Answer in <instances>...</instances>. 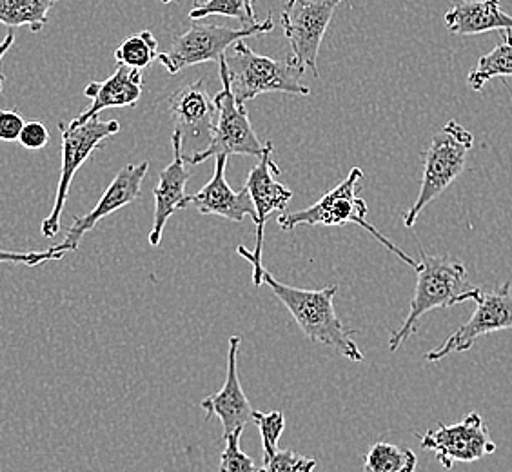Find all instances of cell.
Masks as SVG:
<instances>
[{"label": "cell", "instance_id": "f546056e", "mask_svg": "<svg viewBox=\"0 0 512 472\" xmlns=\"http://www.w3.org/2000/svg\"><path fill=\"white\" fill-rule=\"evenodd\" d=\"M26 120L15 109L0 111V142H19Z\"/></svg>", "mask_w": 512, "mask_h": 472}, {"label": "cell", "instance_id": "5b68a950", "mask_svg": "<svg viewBox=\"0 0 512 472\" xmlns=\"http://www.w3.org/2000/svg\"><path fill=\"white\" fill-rule=\"evenodd\" d=\"M473 146V133L456 120H449L444 128L434 133L431 144L425 151L424 175L418 197L413 207L404 215L405 227H413L425 207L440 197L462 175Z\"/></svg>", "mask_w": 512, "mask_h": 472}, {"label": "cell", "instance_id": "ac0fdd59", "mask_svg": "<svg viewBox=\"0 0 512 472\" xmlns=\"http://www.w3.org/2000/svg\"><path fill=\"white\" fill-rule=\"evenodd\" d=\"M144 91V80L138 69L119 66V69L102 82H91L84 89V95L91 99V106L84 109L73 122L84 124L91 118L99 117L104 109L133 108Z\"/></svg>", "mask_w": 512, "mask_h": 472}, {"label": "cell", "instance_id": "d6986e66", "mask_svg": "<svg viewBox=\"0 0 512 472\" xmlns=\"http://www.w3.org/2000/svg\"><path fill=\"white\" fill-rule=\"evenodd\" d=\"M445 26L454 35L471 37L487 31H512V17L500 0H462L445 13Z\"/></svg>", "mask_w": 512, "mask_h": 472}, {"label": "cell", "instance_id": "6da1fadb", "mask_svg": "<svg viewBox=\"0 0 512 472\" xmlns=\"http://www.w3.org/2000/svg\"><path fill=\"white\" fill-rule=\"evenodd\" d=\"M264 284L286 305L307 340L327 345L356 364L364 362V354L355 342L356 329H347L336 315V284L324 289H302L278 282L267 271L264 273Z\"/></svg>", "mask_w": 512, "mask_h": 472}, {"label": "cell", "instance_id": "ffe728a7", "mask_svg": "<svg viewBox=\"0 0 512 472\" xmlns=\"http://www.w3.org/2000/svg\"><path fill=\"white\" fill-rule=\"evenodd\" d=\"M502 42L482 55L478 64L467 77V84L473 91H482L487 82L498 77H512V31H500Z\"/></svg>", "mask_w": 512, "mask_h": 472}, {"label": "cell", "instance_id": "8fae6325", "mask_svg": "<svg viewBox=\"0 0 512 472\" xmlns=\"http://www.w3.org/2000/svg\"><path fill=\"white\" fill-rule=\"evenodd\" d=\"M342 0H287L282 10V28L291 44L293 60L311 68L318 79V51Z\"/></svg>", "mask_w": 512, "mask_h": 472}, {"label": "cell", "instance_id": "8992f818", "mask_svg": "<svg viewBox=\"0 0 512 472\" xmlns=\"http://www.w3.org/2000/svg\"><path fill=\"white\" fill-rule=\"evenodd\" d=\"M62 133V166H60L59 186L55 195V204L50 215L42 222V235L55 238L60 231V217L69 197L71 182L86 160L97 149L120 131L117 120H102L100 117L91 118L84 124L77 122H60Z\"/></svg>", "mask_w": 512, "mask_h": 472}, {"label": "cell", "instance_id": "277c9868", "mask_svg": "<svg viewBox=\"0 0 512 472\" xmlns=\"http://www.w3.org/2000/svg\"><path fill=\"white\" fill-rule=\"evenodd\" d=\"M364 178V171L360 168L351 169L344 182H340L335 189L325 193L324 197L315 202L313 206L306 207L295 213H284L278 217V226L284 231H293L298 226H345L355 224L364 227L367 233L375 236L376 240L387 247L391 253L404 260L407 266L416 269L418 262L405 255L400 247L394 246L393 242L382 235L375 226L367 222V204L364 198L360 197V182Z\"/></svg>", "mask_w": 512, "mask_h": 472}, {"label": "cell", "instance_id": "d4e9b609", "mask_svg": "<svg viewBox=\"0 0 512 472\" xmlns=\"http://www.w3.org/2000/svg\"><path fill=\"white\" fill-rule=\"evenodd\" d=\"M253 423L260 431L262 449H264V462H266L269 456H273L278 451V440L286 429V418L280 411H271V413L255 411L253 413Z\"/></svg>", "mask_w": 512, "mask_h": 472}, {"label": "cell", "instance_id": "4dcf8cb0", "mask_svg": "<svg viewBox=\"0 0 512 472\" xmlns=\"http://www.w3.org/2000/svg\"><path fill=\"white\" fill-rule=\"evenodd\" d=\"M13 44H15V33L8 31V35L0 42V66H2V60L6 57V53L11 50ZM2 89H4V75H2V68H0V95H2Z\"/></svg>", "mask_w": 512, "mask_h": 472}, {"label": "cell", "instance_id": "484cf974", "mask_svg": "<svg viewBox=\"0 0 512 472\" xmlns=\"http://www.w3.org/2000/svg\"><path fill=\"white\" fill-rule=\"evenodd\" d=\"M316 465L318 462L311 456L295 453L291 449H278L273 456L267 458L264 467H260L258 472H313Z\"/></svg>", "mask_w": 512, "mask_h": 472}, {"label": "cell", "instance_id": "7a4b0ae2", "mask_svg": "<svg viewBox=\"0 0 512 472\" xmlns=\"http://www.w3.org/2000/svg\"><path fill=\"white\" fill-rule=\"evenodd\" d=\"M422 260L416 266V289L404 324L389 338V349L394 353L416 333L422 316L433 309H447L467 300H473L474 287H467V269L449 256L429 255L420 251Z\"/></svg>", "mask_w": 512, "mask_h": 472}, {"label": "cell", "instance_id": "e0dca14e", "mask_svg": "<svg viewBox=\"0 0 512 472\" xmlns=\"http://www.w3.org/2000/svg\"><path fill=\"white\" fill-rule=\"evenodd\" d=\"M226 166L227 157L220 155L215 158L213 177L202 187V191L189 195L188 206L197 207L200 215H217L235 224H240L246 217L256 222L255 206L249 191L246 187L242 191H235L227 184Z\"/></svg>", "mask_w": 512, "mask_h": 472}, {"label": "cell", "instance_id": "3957f363", "mask_svg": "<svg viewBox=\"0 0 512 472\" xmlns=\"http://www.w3.org/2000/svg\"><path fill=\"white\" fill-rule=\"evenodd\" d=\"M227 79L237 104H246L264 93H291L307 97L311 89L302 84L304 69L293 57L286 60L258 55L246 42H237L233 50L224 55Z\"/></svg>", "mask_w": 512, "mask_h": 472}, {"label": "cell", "instance_id": "cb8c5ba5", "mask_svg": "<svg viewBox=\"0 0 512 472\" xmlns=\"http://www.w3.org/2000/svg\"><path fill=\"white\" fill-rule=\"evenodd\" d=\"M158 42L151 31H140L124 40L115 50V60L119 66L131 69L149 68V64L158 57Z\"/></svg>", "mask_w": 512, "mask_h": 472}, {"label": "cell", "instance_id": "83f0119b", "mask_svg": "<svg viewBox=\"0 0 512 472\" xmlns=\"http://www.w3.org/2000/svg\"><path fill=\"white\" fill-rule=\"evenodd\" d=\"M62 256L51 246L46 251H6L0 249V264H22V266L37 267L51 262V260H60Z\"/></svg>", "mask_w": 512, "mask_h": 472}, {"label": "cell", "instance_id": "ba28073f", "mask_svg": "<svg viewBox=\"0 0 512 472\" xmlns=\"http://www.w3.org/2000/svg\"><path fill=\"white\" fill-rule=\"evenodd\" d=\"M220 64V80L222 91L215 97L218 117L215 131L211 137V144L204 151L193 157L186 158L189 166H197L211 157H231V155H247V157L260 158L264 155L266 144H262L256 137L255 129L247 115V109L237 104L233 91L227 79V66L224 57L218 60Z\"/></svg>", "mask_w": 512, "mask_h": 472}, {"label": "cell", "instance_id": "7c38bea8", "mask_svg": "<svg viewBox=\"0 0 512 472\" xmlns=\"http://www.w3.org/2000/svg\"><path fill=\"white\" fill-rule=\"evenodd\" d=\"M420 445L424 451L434 453L447 471H451L456 462H478L496 453L489 427L478 413H469L462 422L453 425L438 423L422 436Z\"/></svg>", "mask_w": 512, "mask_h": 472}, {"label": "cell", "instance_id": "2e32d148", "mask_svg": "<svg viewBox=\"0 0 512 472\" xmlns=\"http://www.w3.org/2000/svg\"><path fill=\"white\" fill-rule=\"evenodd\" d=\"M173 146V162L164 168L158 177V186L155 187V217H153V227L149 233V244L157 247L164 235V227L168 224L169 218L173 217L180 209H186L188 206V197L186 187H188L189 178H191V169L189 164L182 157V140L178 133H173L171 138Z\"/></svg>", "mask_w": 512, "mask_h": 472}, {"label": "cell", "instance_id": "1f68e13d", "mask_svg": "<svg viewBox=\"0 0 512 472\" xmlns=\"http://www.w3.org/2000/svg\"><path fill=\"white\" fill-rule=\"evenodd\" d=\"M162 4H171V2H175V0H160Z\"/></svg>", "mask_w": 512, "mask_h": 472}, {"label": "cell", "instance_id": "52a82bcc", "mask_svg": "<svg viewBox=\"0 0 512 472\" xmlns=\"http://www.w3.org/2000/svg\"><path fill=\"white\" fill-rule=\"evenodd\" d=\"M273 30L275 20L271 15H267L266 20H258L255 26L247 28H227L217 24H204L202 20H191L189 30L178 35L177 39L173 40L171 48L160 53L157 59L171 75H177L178 71L189 66L222 59L229 46H235L246 37L264 35Z\"/></svg>", "mask_w": 512, "mask_h": 472}, {"label": "cell", "instance_id": "7402d4cb", "mask_svg": "<svg viewBox=\"0 0 512 472\" xmlns=\"http://www.w3.org/2000/svg\"><path fill=\"white\" fill-rule=\"evenodd\" d=\"M418 458L411 449L394 443L376 442L364 460V472H416Z\"/></svg>", "mask_w": 512, "mask_h": 472}, {"label": "cell", "instance_id": "9c48e42d", "mask_svg": "<svg viewBox=\"0 0 512 472\" xmlns=\"http://www.w3.org/2000/svg\"><path fill=\"white\" fill-rule=\"evenodd\" d=\"M273 144L267 142L264 155L258 158V164L249 171L246 180V189L249 197L253 200L256 213V247L255 251H249L246 246H238L237 253L246 258L253 266V284L255 287L264 286V273L266 267L262 264V253H264V229H266L267 218L273 215V211H286L293 191L276 182L275 175H280V169L273 162Z\"/></svg>", "mask_w": 512, "mask_h": 472}, {"label": "cell", "instance_id": "4316f807", "mask_svg": "<svg viewBox=\"0 0 512 472\" xmlns=\"http://www.w3.org/2000/svg\"><path fill=\"white\" fill-rule=\"evenodd\" d=\"M240 436L242 433L231 434L227 436L226 449L220 454V465L218 472H258L260 467H256L253 458L240 449Z\"/></svg>", "mask_w": 512, "mask_h": 472}, {"label": "cell", "instance_id": "30bf717a", "mask_svg": "<svg viewBox=\"0 0 512 472\" xmlns=\"http://www.w3.org/2000/svg\"><path fill=\"white\" fill-rule=\"evenodd\" d=\"M473 316L454 331L438 349L425 354L427 362H440L453 353H467L480 336L512 329V282L507 280L496 291H483L474 287Z\"/></svg>", "mask_w": 512, "mask_h": 472}, {"label": "cell", "instance_id": "9a60e30c", "mask_svg": "<svg viewBox=\"0 0 512 472\" xmlns=\"http://www.w3.org/2000/svg\"><path fill=\"white\" fill-rule=\"evenodd\" d=\"M240 336H231L229 338V347H227V374L224 387L215 394H209L202 402L200 407L206 411V420H211L217 416L222 422V440L235 433H244L246 425L253 422V413L255 409L249 404L246 393L240 384L238 378V353H240Z\"/></svg>", "mask_w": 512, "mask_h": 472}, {"label": "cell", "instance_id": "603a6c76", "mask_svg": "<svg viewBox=\"0 0 512 472\" xmlns=\"http://www.w3.org/2000/svg\"><path fill=\"white\" fill-rule=\"evenodd\" d=\"M256 0H197L193 10L189 11V20H202L209 15H224L237 19L244 28L255 26Z\"/></svg>", "mask_w": 512, "mask_h": 472}, {"label": "cell", "instance_id": "5bb4252c", "mask_svg": "<svg viewBox=\"0 0 512 472\" xmlns=\"http://www.w3.org/2000/svg\"><path fill=\"white\" fill-rule=\"evenodd\" d=\"M149 162H142L138 166L128 164L120 169L119 175L113 178V182L109 184L108 189L104 191V195L100 197L99 204L89 211L84 217L73 218V224L69 226L68 233L64 236V240L60 244H55V251L62 258L68 253L79 251L82 238L88 235L91 229L99 224L102 218L113 215L115 211H119L122 207L133 204L140 193H142V182L148 175Z\"/></svg>", "mask_w": 512, "mask_h": 472}, {"label": "cell", "instance_id": "4fadbf2b", "mask_svg": "<svg viewBox=\"0 0 512 472\" xmlns=\"http://www.w3.org/2000/svg\"><path fill=\"white\" fill-rule=\"evenodd\" d=\"M169 113L175 122V133L182 140L184 160L204 151L211 144L218 109L204 80L178 88L169 99Z\"/></svg>", "mask_w": 512, "mask_h": 472}, {"label": "cell", "instance_id": "f1b7e54d", "mask_svg": "<svg viewBox=\"0 0 512 472\" xmlns=\"http://www.w3.org/2000/svg\"><path fill=\"white\" fill-rule=\"evenodd\" d=\"M20 146L30 149V151H39L50 144V131L40 122V120H31L26 122L19 137Z\"/></svg>", "mask_w": 512, "mask_h": 472}, {"label": "cell", "instance_id": "44dd1931", "mask_svg": "<svg viewBox=\"0 0 512 472\" xmlns=\"http://www.w3.org/2000/svg\"><path fill=\"white\" fill-rule=\"evenodd\" d=\"M57 0H0V24L10 28L26 26L40 33L50 19Z\"/></svg>", "mask_w": 512, "mask_h": 472}]
</instances>
